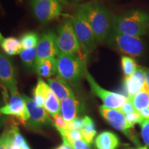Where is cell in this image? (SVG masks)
Masks as SVG:
<instances>
[{"label":"cell","mask_w":149,"mask_h":149,"mask_svg":"<svg viewBox=\"0 0 149 149\" xmlns=\"http://www.w3.org/2000/svg\"><path fill=\"white\" fill-rule=\"evenodd\" d=\"M97 149H117L120 146V139L115 133L104 131L97 135L95 141Z\"/></svg>","instance_id":"obj_17"},{"label":"cell","mask_w":149,"mask_h":149,"mask_svg":"<svg viewBox=\"0 0 149 149\" xmlns=\"http://www.w3.org/2000/svg\"><path fill=\"white\" fill-rule=\"evenodd\" d=\"M77 9L82 13L90 24L97 43L107 40L111 31L113 17L110 11L97 1L81 3Z\"/></svg>","instance_id":"obj_1"},{"label":"cell","mask_w":149,"mask_h":149,"mask_svg":"<svg viewBox=\"0 0 149 149\" xmlns=\"http://www.w3.org/2000/svg\"><path fill=\"white\" fill-rule=\"evenodd\" d=\"M128 149H148L147 148L146 146H139V147H137V148H129Z\"/></svg>","instance_id":"obj_41"},{"label":"cell","mask_w":149,"mask_h":149,"mask_svg":"<svg viewBox=\"0 0 149 149\" xmlns=\"http://www.w3.org/2000/svg\"><path fill=\"white\" fill-rule=\"evenodd\" d=\"M145 77H146V84L149 88V68H146V70H145Z\"/></svg>","instance_id":"obj_36"},{"label":"cell","mask_w":149,"mask_h":149,"mask_svg":"<svg viewBox=\"0 0 149 149\" xmlns=\"http://www.w3.org/2000/svg\"><path fill=\"white\" fill-rule=\"evenodd\" d=\"M48 83L51 91L60 102L66 98L75 97L69 84L59 76L48 79Z\"/></svg>","instance_id":"obj_15"},{"label":"cell","mask_w":149,"mask_h":149,"mask_svg":"<svg viewBox=\"0 0 149 149\" xmlns=\"http://www.w3.org/2000/svg\"><path fill=\"white\" fill-rule=\"evenodd\" d=\"M59 2L64 3H70L73 2H77V1H79L80 0H59Z\"/></svg>","instance_id":"obj_38"},{"label":"cell","mask_w":149,"mask_h":149,"mask_svg":"<svg viewBox=\"0 0 149 149\" xmlns=\"http://www.w3.org/2000/svg\"><path fill=\"white\" fill-rule=\"evenodd\" d=\"M79 110V102L75 97L66 98L61 101L60 114L66 122H72L77 117Z\"/></svg>","instance_id":"obj_16"},{"label":"cell","mask_w":149,"mask_h":149,"mask_svg":"<svg viewBox=\"0 0 149 149\" xmlns=\"http://www.w3.org/2000/svg\"><path fill=\"white\" fill-rule=\"evenodd\" d=\"M84 126L80 130L82 134L84 140L88 145H91L93 142V139L97 134V130L95 129L94 122L92 119L88 116H85L83 117Z\"/></svg>","instance_id":"obj_22"},{"label":"cell","mask_w":149,"mask_h":149,"mask_svg":"<svg viewBox=\"0 0 149 149\" xmlns=\"http://www.w3.org/2000/svg\"><path fill=\"white\" fill-rule=\"evenodd\" d=\"M59 54L80 53V46L74 32L72 20L66 19L61 22L57 36Z\"/></svg>","instance_id":"obj_7"},{"label":"cell","mask_w":149,"mask_h":149,"mask_svg":"<svg viewBox=\"0 0 149 149\" xmlns=\"http://www.w3.org/2000/svg\"><path fill=\"white\" fill-rule=\"evenodd\" d=\"M22 149H31V147L29 146V145L27 143V141H24L23 145H22Z\"/></svg>","instance_id":"obj_40"},{"label":"cell","mask_w":149,"mask_h":149,"mask_svg":"<svg viewBox=\"0 0 149 149\" xmlns=\"http://www.w3.org/2000/svg\"><path fill=\"white\" fill-rule=\"evenodd\" d=\"M85 77L88 81L93 94L101 99L104 105L110 109H120L127 100L128 97L122 94L112 92L102 88L87 70L85 72Z\"/></svg>","instance_id":"obj_10"},{"label":"cell","mask_w":149,"mask_h":149,"mask_svg":"<svg viewBox=\"0 0 149 149\" xmlns=\"http://www.w3.org/2000/svg\"><path fill=\"white\" fill-rule=\"evenodd\" d=\"M39 36L36 33L29 32L22 35L21 38V43L23 49L36 48L38 44Z\"/></svg>","instance_id":"obj_26"},{"label":"cell","mask_w":149,"mask_h":149,"mask_svg":"<svg viewBox=\"0 0 149 149\" xmlns=\"http://www.w3.org/2000/svg\"><path fill=\"white\" fill-rule=\"evenodd\" d=\"M120 111L122 112L124 115H128L129 114V113H133L134 111H136L135 108H134V106L133 103H132V101L131 100H130V98L127 99V100H126L125 103H124L123 105L121 107V108L120 109Z\"/></svg>","instance_id":"obj_31"},{"label":"cell","mask_w":149,"mask_h":149,"mask_svg":"<svg viewBox=\"0 0 149 149\" xmlns=\"http://www.w3.org/2000/svg\"><path fill=\"white\" fill-rule=\"evenodd\" d=\"M44 108L51 116L60 113L61 102L54 94L51 89L46 95Z\"/></svg>","instance_id":"obj_23"},{"label":"cell","mask_w":149,"mask_h":149,"mask_svg":"<svg viewBox=\"0 0 149 149\" xmlns=\"http://www.w3.org/2000/svg\"><path fill=\"white\" fill-rule=\"evenodd\" d=\"M99 111L102 117L110 125L124 133L137 147L141 146L134 130V127L128 124L126 120L125 115L123 114L120 110L110 109L106 106L102 105L100 107Z\"/></svg>","instance_id":"obj_5"},{"label":"cell","mask_w":149,"mask_h":149,"mask_svg":"<svg viewBox=\"0 0 149 149\" xmlns=\"http://www.w3.org/2000/svg\"><path fill=\"white\" fill-rule=\"evenodd\" d=\"M6 116L4 115H3L2 113L0 112V125L3 124V122L6 120Z\"/></svg>","instance_id":"obj_39"},{"label":"cell","mask_w":149,"mask_h":149,"mask_svg":"<svg viewBox=\"0 0 149 149\" xmlns=\"http://www.w3.org/2000/svg\"><path fill=\"white\" fill-rule=\"evenodd\" d=\"M1 47L7 55H16L21 53L23 50L21 41L14 37L3 38Z\"/></svg>","instance_id":"obj_19"},{"label":"cell","mask_w":149,"mask_h":149,"mask_svg":"<svg viewBox=\"0 0 149 149\" xmlns=\"http://www.w3.org/2000/svg\"><path fill=\"white\" fill-rule=\"evenodd\" d=\"M126 120L127 122L130 124V126L134 127L135 124H140L142 122L143 119L141 117L140 114L138 111H134L133 113H129V114L125 115Z\"/></svg>","instance_id":"obj_30"},{"label":"cell","mask_w":149,"mask_h":149,"mask_svg":"<svg viewBox=\"0 0 149 149\" xmlns=\"http://www.w3.org/2000/svg\"><path fill=\"white\" fill-rule=\"evenodd\" d=\"M10 97L3 107H0V112L3 115L15 117L20 124L26 126L29 120V113L25 100L18 92L17 88L10 92Z\"/></svg>","instance_id":"obj_8"},{"label":"cell","mask_w":149,"mask_h":149,"mask_svg":"<svg viewBox=\"0 0 149 149\" xmlns=\"http://www.w3.org/2000/svg\"><path fill=\"white\" fill-rule=\"evenodd\" d=\"M139 125L141 128V137L147 148L149 149V120H143Z\"/></svg>","instance_id":"obj_28"},{"label":"cell","mask_w":149,"mask_h":149,"mask_svg":"<svg viewBox=\"0 0 149 149\" xmlns=\"http://www.w3.org/2000/svg\"><path fill=\"white\" fill-rule=\"evenodd\" d=\"M85 59L77 53L59 54L57 57V73L68 84L77 87L84 75Z\"/></svg>","instance_id":"obj_3"},{"label":"cell","mask_w":149,"mask_h":149,"mask_svg":"<svg viewBox=\"0 0 149 149\" xmlns=\"http://www.w3.org/2000/svg\"><path fill=\"white\" fill-rule=\"evenodd\" d=\"M34 68L41 77H51L57 73V58L46 59L38 61L35 64Z\"/></svg>","instance_id":"obj_18"},{"label":"cell","mask_w":149,"mask_h":149,"mask_svg":"<svg viewBox=\"0 0 149 149\" xmlns=\"http://www.w3.org/2000/svg\"><path fill=\"white\" fill-rule=\"evenodd\" d=\"M71 20L81 50V55L86 59L96 48L97 43L95 37L86 18L79 9L76 11Z\"/></svg>","instance_id":"obj_4"},{"label":"cell","mask_w":149,"mask_h":149,"mask_svg":"<svg viewBox=\"0 0 149 149\" xmlns=\"http://www.w3.org/2000/svg\"><path fill=\"white\" fill-rule=\"evenodd\" d=\"M9 130L6 128L3 133L0 135V149H8L9 140Z\"/></svg>","instance_id":"obj_32"},{"label":"cell","mask_w":149,"mask_h":149,"mask_svg":"<svg viewBox=\"0 0 149 149\" xmlns=\"http://www.w3.org/2000/svg\"><path fill=\"white\" fill-rule=\"evenodd\" d=\"M7 128H8L9 130V140H8V149H18L15 146H14L13 144V139H12V133H11V129L10 126H7ZM22 149V148H20Z\"/></svg>","instance_id":"obj_35"},{"label":"cell","mask_w":149,"mask_h":149,"mask_svg":"<svg viewBox=\"0 0 149 149\" xmlns=\"http://www.w3.org/2000/svg\"><path fill=\"white\" fill-rule=\"evenodd\" d=\"M148 107H149V103H148Z\"/></svg>","instance_id":"obj_43"},{"label":"cell","mask_w":149,"mask_h":149,"mask_svg":"<svg viewBox=\"0 0 149 149\" xmlns=\"http://www.w3.org/2000/svg\"><path fill=\"white\" fill-rule=\"evenodd\" d=\"M121 62H122L123 72H124L125 77H130V75H132L138 68L135 59L129 56H122Z\"/></svg>","instance_id":"obj_25"},{"label":"cell","mask_w":149,"mask_h":149,"mask_svg":"<svg viewBox=\"0 0 149 149\" xmlns=\"http://www.w3.org/2000/svg\"><path fill=\"white\" fill-rule=\"evenodd\" d=\"M63 143L69 144L72 149H91L89 145L84 140H67L64 137H61Z\"/></svg>","instance_id":"obj_29"},{"label":"cell","mask_w":149,"mask_h":149,"mask_svg":"<svg viewBox=\"0 0 149 149\" xmlns=\"http://www.w3.org/2000/svg\"><path fill=\"white\" fill-rule=\"evenodd\" d=\"M57 149H72V148L69 144H66V143H63V144L59 146Z\"/></svg>","instance_id":"obj_37"},{"label":"cell","mask_w":149,"mask_h":149,"mask_svg":"<svg viewBox=\"0 0 149 149\" xmlns=\"http://www.w3.org/2000/svg\"><path fill=\"white\" fill-rule=\"evenodd\" d=\"M0 81L11 92L17 88V72L13 61L0 52Z\"/></svg>","instance_id":"obj_13"},{"label":"cell","mask_w":149,"mask_h":149,"mask_svg":"<svg viewBox=\"0 0 149 149\" xmlns=\"http://www.w3.org/2000/svg\"><path fill=\"white\" fill-rule=\"evenodd\" d=\"M107 40L110 45L120 53L130 57H138L142 54L144 49L142 41L137 37L111 32Z\"/></svg>","instance_id":"obj_6"},{"label":"cell","mask_w":149,"mask_h":149,"mask_svg":"<svg viewBox=\"0 0 149 149\" xmlns=\"http://www.w3.org/2000/svg\"><path fill=\"white\" fill-rule=\"evenodd\" d=\"M130 99L131 100L136 111L139 112L141 110L148 107L149 103V88L146 84H145L144 88L139 93Z\"/></svg>","instance_id":"obj_21"},{"label":"cell","mask_w":149,"mask_h":149,"mask_svg":"<svg viewBox=\"0 0 149 149\" xmlns=\"http://www.w3.org/2000/svg\"><path fill=\"white\" fill-rule=\"evenodd\" d=\"M23 64L27 68L34 67L37 56V48H33L29 49H23L19 54Z\"/></svg>","instance_id":"obj_24"},{"label":"cell","mask_w":149,"mask_h":149,"mask_svg":"<svg viewBox=\"0 0 149 149\" xmlns=\"http://www.w3.org/2000/svg\"><path fill=\"white\" fill-rule=\"evenodd\" d=\"M23 97L29 113V120L26 126L33 129H38L50 124L53 125V122L50 118L48 113L44 108L37 106L34 100L29 97L23 95Z\"/></svg>","instance_id":"obj_11"},{"label":"cell","mask_w":149,"mask_h":149,"mask_svg":"<svg viewBox=\"0 0 149 149\" xmlns=\"http://www.w3.org/2000/svg\"><path fill=\"white\" fill-rule=\"evenodd\" d=\"M145 70V68L139 67L132 75L125 77L124 87L128 94V97L131 98L144 88L146 84Z\"/></svg>","instance_id":"obj_14"},{"label":"cell","mask_w":149,"mask_h":149,"mask_svg":"<svg viewBox=\"0 0 149 149\" xmlns=\"http://www.w3.org/2000/svg\"><path fill=\"white\" fill-rule=\"evenodd\" d=\"M139 114L144 120H149V107H146L145 109L139 111Z\"/></svg>","instance_id":"obj_34"},{"label":"cell","mask_w":149,"mask_h":149,"mask_svg":"<svg viewBox=\"0 0 149 149\" xmlns=\"http://www.w3.org/2000/svg\"><path fill=\"white\" fill-rule=\"evenodd\" d=\"M3 36H2V35H1V33H0V45H1V42H2V41H3Z\"/></svg>","instance_id":"obj_42"},{"label":"cell","mask_w":149,"mask_h":149,"mask_svg":"<svg viewBox=\"0 0 149 149\" xmlns=\"http://www.w3.org/2000/svg\"><path fill=\"white\" fill-rule=\"evenodd\" d=\"M72 122H73L75 129L81 130V128H83L84 126L83 118H80V117H77L73 121H72Z\"/></svg>","instance_id":"obj_33"},{"label":"cell","mask_w":149,"mask_h":149,"mask_svg":"<svg viewBox=\"0 0 149 149\" xmlns=\"http://www.w3.org/2000/svg\"><path fill=\"white\" fill-rule=\"evenodd\" d=\"M51 91L49 85L46 84L41 78H39L37 84L33 91L34 101L37 106L40 107H44L45 100L48 92Z\"/></svg>","instance_id":"obj_20"},{"label":"cell","mask_w":149,"mask_h":149,"mask_svg":"<svg viewBox=\"0 0 149 149\" xmlns=\"http://www.w3.org/2000/svg\"><path fill=\"white\" fill-rule=\"evenodd\" d=\"M53 120V126L55 127H57L63 130H70L69 124L68 122L63 118L60 113L55 114L52 116Z\"/></svg>","instance_id":"obj_27"},{"label":"cell","mask_w":149,"mask_h":149,"mask_svg":"<svg viewBox=\"0 0 149 149\" xmlns=\"http://www.w3.org/2000/svg\"><path fill=\"white\" fill-rule=\"evenodd\" d=\"M59 55L57 36L52 32H46L41 36L37 46L35 63L46 59L57 58Z\"/></svg>","instance_id":"obj_12"},{"label":"cell","mask_w":149,"mask_h":149,"mask_svg":"<svg viewBox=\"0 0 149 149\" xmlns=\"http://www.w3.org/2000/svg\"><path fill=\"white\" fill-rule=\"evenodd\" d=\"M149 27V15L139 10L113 17L111 32L139 37L146 34Z\"/></svg>","instance_id":"obj_2"},{"label":"cell","mask_w":149,"mask_h":149,"mask_svg":"<svg viewBox=\"0 0 149 149\" xmlns=\"http://www.w3.org/2000/svg\"><path fill=\"white\" fill-rule=\"evenodd\" d=\"M31 5L35 17L42 24L58 17L62 10L59 0H31Z\"/></svg>","instance_id":"obj_9"}]
</instances>
